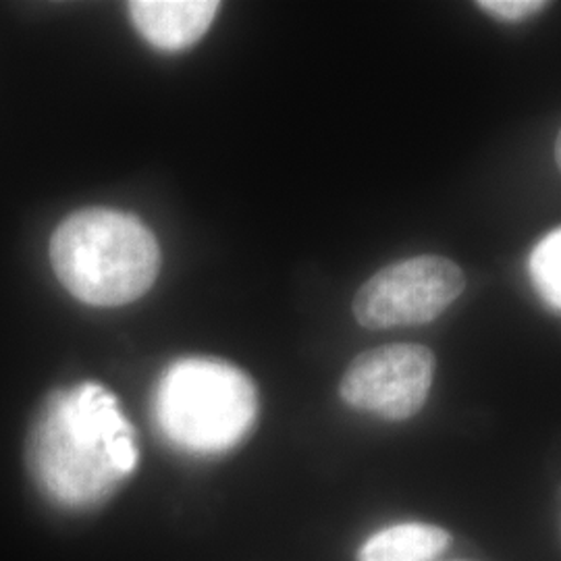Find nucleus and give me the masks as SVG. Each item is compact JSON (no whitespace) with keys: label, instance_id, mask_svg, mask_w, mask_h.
<instances>
[{"label":"nucleus","instance_id":"obj_1","mask_svg":"<svg viewBox=\"0 0 561 561\" xmlns=\"http://www.w3.org/2000/svg\"><path fill=\"white\" fill-rule=\"evenodd\" d=\"M25 460L44 497L69 510L106 502L140 460L134 426L96 382L59 389L32 422Z\"/></svg>","mask_w":561,"mask_h":561},{"label":"nucleus","instance_id":"obj_5","mask_svg":"<svg viewBox=\"0 0 561 561\" xmlns=\"http://www.w3.org/2000/svg\"><path fill=\"white\" fill-rule=\"evenodd\" d=\"M435 354L416 343H393L364 352L341 379L343 401L385 421H408L428 400Z\"/></svg>","mask_w":561,"mask_h":561},{"label":"nucleus","instance_id":"obj_4","mask_svg":"<svg viewBox=\"0 0 561 561\" xmlns=\"http://www.w3.org/2000/svg\"><path fill=\"white\" fill-rule=\"evenodd\" d=\"M463 287V273L449 259H405L362 285L354 298V317L366 329L419 327L439 319Z\"/></svg>","mask_w":561,"mask_h":561},{"label":"nucleus","instance_id":"obj_8","mask_svg":"<svg viewBox=\"0 0 561 561\" xmlns=\"http://www.w3.org/2000/svg\"><path fill=\"white\" fill-rule=\"evenodd\" d=\"M528 273L542 300L561 312V227L535 245Z\"/></svg>","mask_w":561,"mask_h":561},{"label":"nucleus","instance_id":"obj_2","mask_svg":"<svg viewBox=\"0 0 561 561\" xmlns=\"http://www.w3.org/2000/svg\"><path fill=\"white\" fill-rule=\"evenodd\" d=\"M50 262L73 298L115 308L138 300L154 285L161 248L138 217L115 208H83L55 229Z\"/></svg>","mask_w":561,"mask_h":561},{"label":"nucleus","instance_id":"obj_6","mask_svg":"<svg viewBox=\"0 0 561 561\" xmlns=\"http://www.w3.org/2000/svg\"><path fill=\"white\" fill-rule=\"evenodd\" d=\"M219 7L213 0H136L127 2V13L144 41L175 53L201 41Z\"/></svg>","mask_w":561,"mask_h":561},{"label":"nucleus","instance_id":"obj_3","mask_svg":"<svg viewBox=\"0 0 561 561\" xmlns=\"http://www.w3.org/2000/svg\"><path fill=\"white\" fill-rule=\"evenodd\" d=\"M154 422L181 451L217 456L240 445L259 419L252 379L229 362L183 358L157 382Z\"/></svg>","mask_w":561,"mask_h":561},{"label":"nucleus","instance_id":"obj_7","mask_svg":"<svg viewBox=\"0 0 561 561\" xmlns=\"http://www.w3.org/2000/svg\"><path fill=\"white\" fill-rule=\"evenodd\" d=\"M449 542L451 535L437 524L401 522L366 539L358 561H435Z\"/></svg>","mask_w":561,"mask_h":561},{"label":"nucleus","instance_id":"obj_9","mask_svg":"<svg viewBox=\"0 0 561 561\" xmlns=\"http://www.w3.org/2000/svg\"><path fill=\"white\" fill-rule=\"evenodd\" d=\"M477 7L502 21H522L541 13L549 7V2L542 0H481Z\"/></svg>","mask_w":561,"mask_h":561},{"label":"nucleus","instance_id":"obj_10","mask_svg":"<svg viewBox=\"0 0 561 561\" xmlns=\"http://www.w3.org/2000/svg\"><path fill=\"white\" fill-rule=\"evenodd\" d=\"M556 161H558V167H560L561 171V131L560 136H558V141H556Z\"/></svg>","mask_w":561,"mask_h":561}]
</instances>
